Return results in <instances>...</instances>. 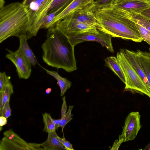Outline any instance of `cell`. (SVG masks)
<instances>
[{"instance_id":"7","label":"cell","mask_w":150,"mask_h":150,"mask_svg":"<svg viewBox=\"0 0 150 150\" xmlns=\"http://www.w3.org/2000/svg\"><path fill=\"white\" fill-rule=\"evenodd\" d=\"M68 37L70 42L74 47L85 41H95L100 43L102 47H105L110 52H114L112 42V37L101 31L98 34L87 33Z\"/></svg>"},{"instance_id":"12","label":"cell","mask_w":150,"mask_h":150,"mask_svg":"<svg viewBox=\"0 0 150 150\" xmlns=\"http://www.w3.org/2000/svg\"><path fill=\"white\" fill-rule=\"evenodd\" d=\"M115 5L127 12L137 14L150 7L149 3L137 0L128 1Z\"/></svg>"},{"instance_id":"20","label":"cell","mask_w":150,"mask_h":150,"mask_svg":"<svg viewBox=\"0 0 150 150\" xmlns=\"http://www.w3.org/2000/svg\"><path fill=\"white\" fill-rule=\"evenodd\" d=\"M74 0H52L47 10V14L50 13L58 11L57 14H58L67 7Z\"/></svg>"},{"instance_id":"40","label":"cell","mask_w":150,"mask_h":150,"mask_svg":"<svg viewBox=\"0 0 150 150\" xmlns=\"http://www.w3.org/2000/svg\"><path fill=\"white\" fill-rule=\"evenodd\" d=\"M144 150H150V142L143 149Z\"/></svg>"},{"instance_id":"36","label":"cell","mask_w":150,"mask_h":150,"mask_svg":"<svg viewBox=\"0 0 150 150\" xmlns=\"http://www.w3.org/2000/svg\"><path fill=\"white\" fill-rule=\"evenodd\" d=\"M52 120L54 124L56 129H57L59 127L60 124L62 121V119L61 118L60 119L56 120L52 118Z\"/></svg>"},{"instance_id":"15","label":"cell","mask_w":150,"mask_h":150,"mask_svg":"<svg viewBox=\"0 0 150 150\" xmlns=\"http://www.w3.org/2000/svg\"><path fill=\"white\" fill-rule=\"evenodd\" d=\"M55 131L48 133L46 140L40 144L45 150H64V147L59 142Z\"/></svg>"},{"instance_id":"13","label":"cell","mask_w":150,"mask_h":150,"mask_svg":"<svg viewBox=\"0 0 150 150\" xmlns=\"http://www.w3.org/2000/svg\"><path fill=\"white\" fill-rule=\"evenodd\" d=\"M20 45L17 51L21 54L31 64L35 66L38 64L36 56L29 47L27 42L28 38L26 35L19 36Z\"/></svg>"},{"instance_id":"22","label":"cell","mask_w":150,"mask_h":150,"mask_svg":"<svg viewBox=\"0 0 150 150\" xmlns=\"http://www.w3.org/2000/svg\"><path fill=\"white\" fill-rule=\"evenodd\" d=\"M0 142V150H25L22 146L5 136Z\"/></svg>"},{"instance_id":"2","label":"cell","mask_w":150,"mask_h":150,"mask_svg":"<svg viewBox=\"0 0 150 150\" xmlns=\"http://www.w3.org/2000/svg\"><path fill=\"white\" fill-rule=\"evenodd\" d=\"M93 11L97 21L96 27L100 31L112 37L137 42L143 40L136 23L126 17L116 5L111 4Z\"/></svg>"},{"instance_id":"19","label":"cell","mask_w":150,"mask_h":150,"mask_svg":"<svg viewBox=\"0 0 150 150\" xmlns=\"http://www.w3.org/2000/svg\"><path fill=\"white\" fill-rule=\"evenodd\" d=\"M120 9L124 14L127 18L150 31V21L145 18L140 14L130 13L121 8Z\"/></svg>"},{"instance_id":"28","label":"cell","mask_w":150,"mask_h":150,"mask_svg":"<svg viewBox=\"0 0 150 150\" xmlns=\"http://www.w3.org/2000/svg\"><path fill=\"white\" fill-rule=\"evenodd\" d=\"M112 0H97L93 3V10L107 7L111 4Z\"/></svg>"},{"instance_id":"30","label":"cell","mask_w":150,"mask_h":150,"mask_svg":"<svg viewBox=\"0 0 150 150\" xmlns=\"http://www.w3.org/2000/svg\"><path fill=\"white\" fill-rule=\"evenodd\" d=\"M58 139L64 147L65 150H73L72 145L71 143L67 141L64 137L63 138H61L58 137Z\"/></svg>"},{"instance_id":"4","label":"cell","mask_w":150,"mask_h":150,"mask_svg":"<svg viewBox=\"0 0 150 150\" xmlns=\"http://www.w3.org/2000/svg\"><path fill=\"white\" fill-rule=\"evenodd\" d=\"M116 57L125 78V90L144 94L150 98V89L130 62L123 49L117 52Z\"/></svg>"},{"instance_id":"11","label":"cell","mask_w":150,"mask_h":150,"mask_svg":"<svg viewBox=\"0 0 150 150\" xmlns=\"http://www.w3.org/2000/svg\"><path fill=\"white\" fill-rule=\"evenodd\" d=\"M94 0H74L67 7L56 16L47 29L54 27L58 21L75 11L87 7L93 4Z\"/></svg>"},{"instance_id":"21","label":"cell","mask_w":150,"mask_h":150,"mask_svg":"<svg viewBox=\"0 0 150 150\" xmlns=\"http://www.w3.org/2000/svg\"><path fill=\"white\" fill-rule=\"evenodd\" d=\"M13 93V87L10 81L5 86L4 91L0 92V111L7 102L10 100L11 96Z\"/></svg>"},{"instance_id":"41","label":"cell","mask_w":150,"mask_h":150,"mask_svg":"<svg viewBox=\"0 0 150 150\" xmlns=\"http://www.w3.org/2000/svg\"><path fill=\"white\" fill-rule=\"evenodd\" d=\"M148 0L149 1V4H150V0Z\"/></svg>"},{"instance_id":"27","label":"cell","mask_w":150,"mask_h":150,"mask_svg":"<svg viewBox=\"0 0 150 150\" xmlns=\"http://www.w3.org/2000/svg\"><path fill=\"white\" fill-rule=\"evenodd\" d=\"M11 77L8 76L5 72H0V92L4 91L6 85L10 81Z\"/></svg>"},{"instance_id":"37","label":"cell","mask_w":150,"mask_h":150,"mask_svg":"<svg viewBox=\"0 0 150 150\" xmlns=\"http://www.w3.org/2000/svg\"><path fill=\"white\" fill-rule=\"evenodd\" d=\"M35 0H24L22 3L23 5L25 7H28L30 4Z\"/></svg>"},{"instance_id":"5","label":"cell","mask_w":150,"mask_h":150,"mask_svg":"<svg viewBox=\"0 0 150 150\" xmlns=\"http://www.w3.org/2000/svg\"><path fill=\"white\" fill-rule=\"evenodd\" d=\"M52 0H35L26 8L29 18L28 39L36 36L40 29L39 24L47 14V10Z\"/></svg>"},{"instance_id":"32","label":"cell","mask_w":150,"mask_h":150,"mask_svg":"<svg viewBox=\"0 0 150 150\" xmlns=\"http://www.w3.org/2000/svg\"><path fill=\"white\" fill-rule=\"evenodd\" d=\"M124 142L123 140L122 139H119V140H115L113 143L112 148L110 149L111 150H117L122 143Z\"/></svg>"},{"instance_id":"39","label":"cell","mask_w":150,"mask_h":150,"mask_svg":"<svg viewBox=\"0 0 150 150\" xmlns=\"http://www.w3.org/2000/svg\"><path fill=\"white\" fill-rule=\"evenodd\" d=\"M52 89L50 88H48L46 89L45 90V93L47 94H50L52 91Z\"/></svg>"},{"instance_id":"35","label":"cell","mask_w":150,"mask_h":150,"mask_svg":"<svg viewBox=\"0 0 150 150\" xmlns=\"http://www.w3.org/2000/svg\"><path fill=\"white\" fill-rule=\"evenodd\" d=\"M7 118L3 116H0V130L1 131L2 129V127L6 124L7 122Z\"/></svg>"},{"instance_id":"9","label":"cell","mask_w":150,"mask_h":150,"mask_svg":"<svg viewBox=\"0 0 150 150\" xmlns=\"http://www.w3.org/2000/svg\"><path fill=\"white\" fill-rule=\"evenodd\" d=\"M6 50L8 52L6 57L15 65L19 78L28 79L31 73V64L17 50L13 52L7 48Z\"/></svg>"},{"instance_id":"25","label":"cell","mask_w":150,"mask_h":150,"mask_svg":"<svg viewBox=\"0 0 150 150\" xmlns=\"http://www.w3.org/2000/svg\"><path fill=\"white\" fill-rule=\"evenodd\" d=\"M136 25L142 40L150 45V31L137 23Z\"/></svg>"},{"instance_id":"3","label":"cell","mask_w":150,"mask_h":150,"mask_svg":"<svg viewBox=\"0 0 150 150\" xmlns=\"http://www.w3.org/2000/svg\"><path fill=\"white\" fill-rule=\"evenodd\" d=\"M28 14L22 3L13 2L0 8V43L11 36L26 35Z\"/></svg>"},{"instance_id":"24","label":"cell","mask_w":150,"mask_h":150,"mask_svg":"<svg viewBox=\"0 0 150 150\" xmlns=\"http://www.w3.org/2000/svg\"><path fill=\"white\" fill-rule=\"evenodd\" d=\"M58 12V11H57L45 15L39 24V27L40 29H47L49 25L57 14Z\"/></svg>"},{"instance_id":"29","label":"cell","mask_w":150,"mask_h":150,"mask_svg":"<svg viewBox=\"0 0 150 150\" xmlns=\"http://www.w3.org/2000/svg\"><path fill=\"white\" fill-rule=\"evenodd\" d=\"M9 101L10 100L8 101L1 110L0 111V116H3L7 118L11 115V110L10 107Z\"/></svg>"},{"instance_id":"10","label":"cell","mask_w":150,"mask_h":150,"mask_svg":"<svg viewBox=\"0 0 150 150\" xmlns=\"http://www.w3.org/2000/svg\"><path fill=\"white\" fill-rule=\"evenodd\" d=\"M93 4L85 8L77 10L63 19L66 21L77 22L94 26L97 22L93 12Z\"/></svg>"},{"instance_id":"34","label":"cell","mask_w":150,"mask_h":150,"mask_svg":"<svg viewBox=\"0 0 150 150\" xmlns=\"http://www.w3.org/2000/svg\"><path fill=\"white\" fill-rule=\"evenodd\" d=\"M130 0H137L141 1L146 2L149 4V1L148 0H112L111 2V4L117 5L126 1Z\"/></svg>"},{"instance_id":"16","label":"cell","mask_w":150,"mask_h":150,"mask_svg":"<svg viewBox=\"0 0 150 150\" xmlns=\"http://www.w3.org/2000/svg\"><path fill=\"white\" fill-rule=\"evenodd\" d=\"M40 66L46 71L47 74L54 77L57 81V84L60 89V96H63L67 91L71 87V82L66 78L61 76L57 71H50Z\"/></svg>"},{"instance_id":"31","label":"cell","mask_w":150,"mask_h":150,"mask_svg":"<svg viewBox=\"0 0 150 150\" xmlns=\"http://www.w3.org/2000/svg\"><path fill=\"white\" fill-rule=\"evenodd\" d=\"M63 103L61 109V117L62 118L65 115L67 110V106L66 100V96H65L62 97Z\"/></svg>"},{"instance_id":"38","label":"cell","mask_w":150,"mask_h":150,"mask_svg":"<svg viewBox=\"0 0 150 150\" xmlns=\"http://www.w3.org/2000/svg\"><path fill=\"white\" fill-rule=\"evenodd\" d=\"M5 1L4 0H0V8L5 6Z\"/></svg>"},{"instance_id":"17","label":"cell","mask_w":150,"mask_h":150,"mask_svg":"<svg viewBox=\"0 0 150 150\" xmlns=\"http://www.w3.org/2000/svg\"><path fill=\"white\" fill-rule=\"evenodd\" d=\"M105 66L111 70L125 83V78L117 57H108L105 59Z\"/></svg>"},{"instance_id":"8","label":"cell","mask_w":150,"mask_h":150,"mask_svg":"<svg viewBox=\"0 0 150 150\" xmlns=\"http://www.w3.org/2000/svg\"><path fill=\"white\" fill-rule=\"evenodd\" d=\"M141 115L138 112H132L127 116L119 139H122L124 142L132 141L135 139L142 127Z\"/></svg>"},{"instance_id":"14","label":"cell","mask_w":150,"mask_h":150,"mask_svg":"<svg viewBox=\"0 0 150 150\" xmlns=\"http://www.w3.org/2000/svg\"><path fill=\"white\" fill-rule=\"evenodd\" d=\"M126 57L133 67L142 79L144 82L150 89V85L141 66L136 57V52L126 49H123Z\"/></svg>"},{"instance_id":"42","label":"cell","mask_w":150,"mask_h":150,"mask_svg":"<svg viewBox=\"0 0 150 150\" xmlns=\"http://www.w3.org/2000/svg\"><path fill=\"white\" fill-rule=\"evenodd\" d=\"M149 52H150V47L149 48Z\"/></svg>"},{"instance_id":"23","label":"cell","mask_w":150,"mask_h":150,"mask_svg":"<svg viewBox=\"0 0 150 150\" xmlns=\"http://www.w3.org/2000/svg\"><path fill=\"white\" fill-rule=\"evenodd\" d=\"M43 122L44 126L43 131L49 133L55 131V128L50 114L45 112L42 114Z\"/></svg>"},{"instance_id":"6","label":"cell","mask_w":150,"mask_h":150,"mask_svg":"<svg viewBox=\"0 0 150 150\" xmlns=\"http://www.w3.org/2000/svg\"><path fill=\"white\" fill-rule=\"evenodd\" d=\"M68 36L91 33L98 34L100 32L94 26L77 22L66 21L62 20L57 22L54 27Z\"/></svg>"},{"instance_id":"1","label":"cell","mask_w":150,"mask_h":150,"mask_svg":"<svg viewBox=\"0 0 150 150\" xmlns=\"http://www.w3.org/2000/svg\"><path fill=\"white\" fill-rule=\"evenodd\" d=\"M47 29L46 39L41 45L43 61L48 66L68 72L76 70L74 47L68 36L55 27Z\"/></svg>"},{"instance_id":"26","label":"cell","mask_w":150,"mask_h":150,"mask_svg":"<svg viewBox=\"0 0 150 150\" xmlns=\"http://www.w3.org/2000/svg\"><path fill=\"white\" fill-rule=\"evenodd\" d=\"M74 107L73 105H69L67 112L64 116L62 118V121L60 124L59 127H61L62 131L66 124L70 122L73 118V115L71 114V111Z\"/></svg>"},{"instance_id":"33","label":"cell","mask_w":150,"mask_h":150,"mask_svg":"<svg viewBox=\"0 0 150 150\" xmlns=\"http://www.w3.org/2000/svg\"><path fill=\"white\" fill-rule=\"evenodd\" d=\"M140 14L145 18L150 21V7L142 12Z\"/></svg>"},{"instance_id":"18","label":"cell","mask_w":150,"mask_h":150,"mask_svg":"<svg viewBox=\"0 0 150 150\" xmlns=\"http://www.w3.org/2000/svg\"><path fill=\"white\" fill-rule=\"evenodd\" d=\"M3 134L4 136L22 146L25 150H32L31 143L27 142L11 129L4 132Z\"/></svg>"}]
</instances>
